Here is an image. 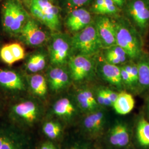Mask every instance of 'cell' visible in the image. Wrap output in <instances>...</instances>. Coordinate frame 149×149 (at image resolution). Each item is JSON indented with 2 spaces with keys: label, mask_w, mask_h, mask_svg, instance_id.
Listing matches in <instances>:
<instances>
[{
  "label": "cell",
  "mask_w": 149,
  "mask_h": 149,
  "mask_svg": "<svg viewBox=\"0 0 149 149\" xmlns=\"http://www.w3.org/2000/svg\"><path fill=\"white\" fill-rule=\"evenodd\" d=\"M114 24L117 45L122 48L129 58L138 60L143 54L142 43L138 31L130 22L123 19Z\"/></svg>",
  "instance_id": "cell-1"
},
{
  "label": "cell",
  "mask_w": 149,
  "mask_h": 149,
  "mask_svg": "<svg viewBox=\"0 0 149 149\" xmlns=\"http://www.w3.org/2000/svg\"><path fill=\"white\" fill-rule=\"evenodd\" d=\"M71 45L79 54L91 56L98 53L102 47L95 22L77 32L72 38Z\"/></svg>",
  "instance_id": "cell-2"
},
{
  "label": "cell",
  "mask_w": 149,
  "mask_h": 149,
  "mask_svg": "<svg viewBox=\"0 0 149 149\" xmlns=\"http://www.w3.org/2000/svg\"><path fill=\"white\" fill-rule=\"evenodd\" d=\"M3 24L6 31L11 34H18L26 23L28 14L16 0H7L2 8Z\"/></svg>",
  "instance_id": "cell-3"
},
{
  "label": "cell",
  "mask_w": 149,
  "mask_h": 149,
  "mask_svg": "<svg viewBox=\"0 0 149 149\" xmlns=\"http://www.w3.org/2000/svg\"><path fill=\"white\" fill-rule=\"evenodd\" d=\"M50 0H32L31 11L32 15L52 31L60 27L58 8Z\"/></svg>",
  "instance_id": "cell-4"
},
{
  "label": "cell",
  "mask_w": 149,
  "mask_h": 149,
  "mask_svg": "<svg viewBox=\"0 0 149 149\" xmlns=\"http://www.w3.org/2000/svg\"><path fill=\"white\" fill-rule=\"evenodd\" d=\"M125 12L130 22L141 34L149 27V0H129Z\"/></svg>",
  "instance_id": "cell-5"
},
{
  "label": "cell",
  "mask_w": 149,
  "mask_h": 149,
  "mask_svg": "<svg viewBox=\"0 0 149 149\" xmlns=\"http://www.w3.org/2000/svg\"><path fill=\"white\" fill-rule=\"evenodd\" d=\"M96 29L102 47L109 48L117 44L114 22L105 16L97 17L95 22Z\"/></svg>",
  "instance_id": "cell-6"
},
{
  "label": "cell",
  "mask_w": 149,
  "mask_h": 149,
  "mask_svg": "<svg viewBox=\"0 0 149 149\" xmlns=\"http://www.w3.org/2000/svg\"><path fill=\"white\" fill-rule=\"evenodd\" d=\"M69 65L71 76L76 81L85 80L94 69V63L90 56L81 54L70 58Z\"/></svg>",
  "instance_id": "cell-7"
},
{
  "label": "cell",
  "mask_w": 149,
  "mask_h": 149,
  "mask_svg": "<svg viewBox=\"0 0 149 149\" xmlns=\"http://www.w3.org/2000/svg\"><path fill=\"white\" fill-rule=\"evenodd\" d=\"M70 44L63 36L54 38L50 46V57L52 64L61 66L68 62L69 57Z\"/></svg>",
  "instance_id": "cell-8"
},
{
  "label": "cell",
  "mask_w": 149,
  "mask_h": 149,
  "mask_svg": "<svg viewBox=\"0 0 149 149\" xmlns=\"http://www.w3.org/2000/svg\"><path fill=\"white\" fill-rule=\"evenodd\" d=\"M20 33L27 44L38 46L45 42L47 35L33 19H28L22 28Z\"/></svg>",
  "instance_id": "cell-9"
},
{
  "label": "cell",
  "mask_w": 149,
  "mask_h": 149,
  "mask_svg": "<svg viewBox=\"0 0 149 149\" xmlns=\"http://www.w3.org/2000/svg\"><path fill=\"white\" fill-rule=\"evenodd\" d=\"M92 22L90 12L85 8H79L70 12L66 19V25L72 32H78Z\"/></svg>",
  "instance_id": "cell-10"
},
{
  "label": "cell",
  "mask_w": 149,
  "mask_h": 149,
  "mask_svg": "<svg viewBox=\"0 0 149 149\" xmlns=\"http://www.w3.org/2000/svg\"><path fill=\"white\" fill-rule=\"evenodd\" d=\"M108 140L112 146L117 148L127 146L130 141V134L128 125L124 123H116L109 130Z\"/></svg>",
  "instance_id": "cell-11"
},
{
  "label": "cell",
  "mask_w": 149,
  "mask_h": 149,
  "mask_svg": "<svg viewBox=\"0 0 149 149\" xmlns=\"http://www.w3.org/2000/svg\"><path fill=\"white\" fill-rule=\"evenodd\" d=\"M13 112L22 121L31 124L37 120L39 109L37 104L32 101L23 102L13 107Z\"/></svg>",
  "instance_id": "cell-12"
},
{
  "label": "cell",
  "mask_w": 149,
  "mask_h": 149,
  "mask_svg": "<svg viewBox=\"0 0 149 149\" xmlns=\"http://www.w3.org/2000/svg\"><path fill=\"white\" fill-rule=\"evenodd\" d=\"M100 72L102 77L110 84L118 88H122L123 81L120 68L117 65L109 64L107 62L101 64Z\"/></svg>",
  "instance_id": "cell-13"
},
{
  "label": "cell",
  "mask_w": 149,
  "mask_h": 149,
  "mask_svg": "<svg viewBox=\"0 0 149 149\" xmlns=\"http://www.w3.org/2000/svg\"><path fill=\"white\" fill-rule=\"evenodd\" d=\"M48 80L51 89L54 91H58L69 84V76L65 70L57 66L49 71Z\"/></svg>",
  "instance_id": "cell-14"
},
{
  "label": "cell",
  "mask_w": 149,
  "mask_h": 149,
  "mask_svg": "<svg viewBox=\"0 0 149 149\" xmlns=\"http://www.w3.org/2000/svg\"><path fill=\"white\" fill-rule=\"evenodd\" d=\"M106 117L104 113L102 111H95L90 112L84 119V127L87 132L96 134L101 131L105 124Z\"/></svg>",
  "instance_id": "cell-15"
},
{
  "label": "cell",
  "mask_w": 149,
  "mask_h": 149,
  "mask_svg": "<svg viewBox=\"0 0 149 149\" xmlns=\"http://www.w3.org/2000/svg\"><path fill=\"white\" fill-rule=\"evenodd\" d=\"M0 85L12 90H23L24 88L21 76L10 70H0Z\"/></svg>",
  "instance_id": "cell-16"
},
{
  "label": "cell",
  "mask_w": 149,
  "mask_h": 149,
  "mask_svg": "<svg viewBox=\"0 0 149 149\" xmlns=\"http://www.w3.org/2000/svg\"><path fill=\"white\" fill-rule=\"evenodd\" d=\"M138 68V92L149 91V56L142 54L136 63Z\"/></svg>",
  "instance_id": "cell-17"
},
{
  "label": "cell",
  "mask_w": 149,
  "mask_h": 149,
  "mask_svg": "<svg viewBox=\"0 0 149 149\" xmlns=\"http://www.w3.org/2000/svg\"><path fill=\"white\" fill-rule=\"evenodd\" d=\"M135 106L133 96L127 92L122 91L118 93L116 101L113 107L117 113L120 115H126L132 112Z\"/></svg>",
  "instance_id": "cell-18"
},
{
  "label": "cell",
  "mask_w": 149,
  "mask_h": 149,
  "mask_svg": "<svg viewBox=\"0 0 149 149\" xmlns=\"http://www.w3.org/2000/svg\"><path fill=\"white\" fill-rule=\"evenodd\" d=\"M76 100L80 108L86 112H92L96 111L99 105L92 92L87 89L79 91Z\"/></svg>",
  "instance_id": "cell-19"
},
{
  "label": "cell",
  "mask_w": 149,
  "mask_h": 149,
  "mask_svg": "<svg viewBox=\"0 0 149 149\" xmlns=\"http://www.w3.org/2000/svg\"><path fill=\"white\" fill-rule=\"evenodd\" d=\"M135 138L140 146L149 149V122L143 117L139 118L136 123Z\"/></svg>",
  "instance_id": "cell-20"
},
{
  "label": "cell",
  "mask_w": 149,
  "mask_h": 149,
  "mask_svg": "<svg viewBox=\"0 0 149 149\" xmlns=\"http://www.w3.org/2000/svg\"><path fill=\"white\" fill-rule=\"evenodd\" d=\"M54 113L60 117L70 118L76 114V109L69 99L63 98L56 102L53 106Z\"/></svg>",
  "instance_id": "cell-21"
},
{
  "label": "cell",
  "mask_w": 149,
  "mask_h": 149,
  "mask_svg": "<svg viewBox=\"0 0 149 149\" xmlns=\"http://www.w3.org/2000/svg\"><path fill=\"white\" fill-rule=\"evenodd\" d=\"M128 57L125 51L117 44L107 48L104 52V58L106 62L116 65L125 63Z\"/></svg>",
  "instance_id": "cell-22"
},
{
  "label": "cell",
  "mask_w": 149,
  "mask_h": 149,
  "mask_svg": "<svg viewBox=\"0 0 149 149\" xmlns=\"http://www.w3.org/2000/svg\"><path fill=\"white\" fill-rule=\"evenodd\" d=\"M0 149H24V146L14 134L0 129Z\"/></svg>",
  "instance_id": "cell-23"
},
{
  "label": "cell",
  "mask_w": 149,
  "mask_h": 149,
  "mask_svg": "<svg viewBox=\"0 0 149 149\" xmlns=\"http://www.w3.org/2000/svg\"><path fill=\"white\" fill-rule=\"evenodd\" d=\"M30 86L33 93L40 97H43L47 92V84L45 77L42 74H35L30 79Z\"/></svg>",
  "instance_id": "cell-24"
},
{
  "label": "cell",
  "mask_w": 149,
  "mask_h": 149,
  "mask_svg": "<svg viewBox=\"0 0 149 149\" xmlns=\"http://www.w3.org/2000/svg\"><path fill=\"white\" fill-rule=\"evenodd\" d=\"M46 65L45 56L41 53L34 54L28 59L27 68L31 72H37L44 69Z\"/></svg>",
  "instance_id": "cell-25"
},
{
  "label": "cell",
  "mask_w": 149,
  "mask_h": 149,
  "mask_svg": "<svg viewBox=\"0 0 149 149\" xmlns=\"http://www.w3.org/2000/svg\"><path fill=\"white\" fill-rule=\"evenodd\" d=\"M43 131L44 134L51 139L57 138L61 133V127L58 123L48 122L43 125Z\"/></svg>",
  "instance_id": "cell-26"
},
{
  "label": "cell",
  "mask_w": 149,
  "mask_h": 149,
  "mask_svg": "<svg viewBox=\"0 0 149 149\" xmlns=\"http://www.w3.org/2000/svg\"><path fill=\"white\" fill-rule=\"evenodd\" d=\"M0 57L5 63L8 65L13 64L16 61L9 45H5L1 49Z\"/></svg>",
  "instance_id": "cell-27"
},
{
  "label": "cell",
  "mask_w": 149,
  "mask_h": 149,
  "mask_svg": "<svg viewBox=\"0 0 149 149\" xmlns=\"http://www.w3.org/2000/svg\"><path fill=\"white\" fill-rule=\"evenodd\" d=\"M9 46L16 61L24 59L25 56L24 50L19 44L12 43L9 44Z\"/></svg>",
  "instance_id": "cell-28"
},
{
  "label": "cell",
  "mask_w": 149,
  "mask_h": 149,
  "mask_svg": "<svg viewBox=\"0 0 149 149\" xmlns=\"http://www.w3.org/2000/svg\"><path fill=\"white\" fill-rule=\"evenodd\" d=\"M104 7L102 12V15H117L119 11V8L112 0H104Z\"/></svg>",
  "instance_id": "cell-29"
},
{
  "label": "cell",
  "mask_w": 149,
  "mask_h": 149,
  "mask_svg": "<svg viewBox=\"0 0 149 149\" xmlns=\"http://www.w3.org/2000/svg\"><path fill=\"white\" fill-rule=\"evenodd\" d=\"M96 98L98 103L100 105L108 107L113 106L111 102L108 100L103 89L97 91Z\"/></svg>",
  "instance_id": "cell-30"
},
{
  "label": "cell",
  "mask_w": 149,
  "mask_h": 149,
  "mask_svg": "<svg viewBox=\"0 0 149 149\" xmlns=\"http://www.w3.org/2000/svg\"><path fill=\"white\" fill-rule=\"evenodd\" d=\"M91 0H66V3L70 8L76 9L88 3Z\"/></svg>",
  "instance_id": "cell-31"
},
{
  "label": "cell",
  "mask_w": 149,
  "mask_h": 149,
  "mask_svg": "<svg viewBox=\"0 0 149 149\" xmlns=\"http://www.w3.org/2000/svg\"><path fill=\"white\" fill-rule=\"evenodd\" d=\"M104 0H95L92 6V11L96 14L102 15L104 7Z\"/></svg>",
  "instance_id": "cell-32"
},
{
  "label": "cell",
  "mask_w": 149,
  "mask_h": 149,
  "mask_svg": "<svg viewBox=\"0 0 149 149\" xmlns=\"http://www.w3.org/2000/svg\"><path fill=\"white\" fill-rule=\"evenodd\" d=\"M103 91L104 92L107 98H108V100L111 102L112 104H113V103L115 102V101L117 100V98L118 93H117L116 92L113 91L111 90L107 89V88H104V89H103Z\"/></svg>",
  "instance_id": "cell-33"
},
{
  "label": "cell",
  "mask_w": 149,
  "mask_h": 149,
  "mask_svg": "<svg viewBox=\"0 0 149 149\" xmlns=\"http://www.w3.org/2000/svg\"><path fill=\"white\" fill-rule=\"evenodd\" d=\"M40 149H56L54 144L50 142L45 143L42 145Z\"/></svg>",
  "instance_id": "cell-34"
},
{
  "label": "cell",
  "mask_w": 149,
  "mask_h": 149,
  "mask_svg": "<svg viewBox=\"0 0 149 149\" xmlns=\"http://www.w3.org/2000/svg\"><path fill=\"white\" fill-rule=\"evenodd\" d=\"M22 1L23 2H24V3H26L27 5H29L31 6V3H32V0H20Z\"/></svg>",
  "instance_id": "cell-35"
},
{
  "label": "cell",
  "mask_w": 149,
  "mask_h": 149,
  "mask_svg": "<svg viewBox=\"0 0 149 149\" xmlns=\"http://www.w3.org/2000/svg\"><path fill=\"white\" fill-rule=\"evenodd\" d=\"M112 1L116 4V5L119 8H121V5L119 0H112Z\"/></svg>",
  "instance_id": "cell-36"
},
{
  "label": "cell",
  "mask_w": 149,
  "mask_h": 149,
  "mask_svg": "<svg viewBox=\"0 0 149 149\" xmlns=\"http://www.w3.org/2000/svg\"><path fill=\"white\" fill-rule=\"evenodd\" d=\"M147 110H148V114H149V96L148 98V100H147Z\"/></svg>",
  "instance_id": "cell-37"
},
{
  "label": "cell",
  "mask_w": 149,
  "mask_h": 149,
  "mask_svg": "<svg viewBox=\"0 0 149 149\" xmlns=\"http://www.w3.org/2000/svg\"><path fill=\"white\" fill-rule=\"evenodd\" d=\"M120 3V5H121V8L123 7L124 6V5L125 3V0H119Z\"/></svg>",
  "instance_id": "cell-38"
},
{
  "label": "cell",
  "mask_w": 149,
  "mask_h": 149,
  "mask_svg": "<svg viewBox=\"0 0 149 149\" xmlns=\"http://www.w3.org/2000/svg\"><path fill=\"white\" fill-rule=\"evenodd\" d=\"M69 149H79L78 148H70Z\"/></svg>",
  "instance_id": "cell-39"
},
{
  "label": "cell",
  "mask_w": 149,
  "mask_h": 149,
  "mask_svg": "<svg viewBox=\"0 0 149 149\" xmlns=\"http://www.w3.org/2000/svg\"><path fill=\"white\" fill-rule=\"evenodd\" d=\"M50 1H53V0H50Z\"/></svg>",
  "instance_id": "cell-40"
}]
</instances>
